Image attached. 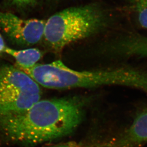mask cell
<instances>
[{"instance_id":"cell-1","label":"cell","mask_w":147,"mask_h":147,"mask_svg":"<svg viewBox=\"0 0 147 147\" xmlns=\"http://www.w3.org/2000/svg\"><path fill=\"white\" fill-rule=\"evenodd\" d=\"M83 117V106L77 99L40 100L22 113L0 115V129L13 142L35 144L69 134Z\"/></svg>"},{"instance_id":"cell-2","label":"cell","mask_w":147,"mask_h":147,"mask_svg":"<svg viewBox=\"0 0 147 147\" xmlns=\"http://www.w3.org/2000/svg\"><path fill=\"white\" fill-rule=\"evenodd\" d=\"M40 86L51 89L90 88L109 85L137 88L147 92V73L137 68L119 67L76 71L57 60L36 64L22 70Z\"/></svg>"},{"instance_id":"cell-3","label":"cell","mask_w":147,"mask_h":147,"mask_svg":"<svg viewBox=\"0 0 147 147\" xmlns=\"http://www.w3.org/2000/svg\"><path fill=\"white\" fill-rule=\"evenodd\" d=\"M110 22L108 12L100 4L69 7L46 21L44 37L52 49L60 51L73 42L102 32Z\"/></svg>"},{"instance_id":"cell-4","label":"cell","mask_w":147,"mask_h":147,"mask_svg":"<svg viewBox=\"0 0 147 147\" xmlns=\"http://www.w3.org/2000/svg\"><path fill=\"white\" fill-rule=\"evenodd\" d=\"M40 86L19 68L0 66V115L26 111L41 100Z\"/></svg>"},{"instance_id":"cell-5","label":"cell","mask_w":147,"mask_h":147,"mask_svg":"<svg viewBox=\"0 0 147 147\" xmlns=\"http://www.w3.org/2000/svg\"><path fill=\"white\" fill-rule=\"evenodd\" d=\"M46 22L25 20L10 13L0 11V28L13 42L22 46L39 42L44 36Z\"/></svg>"},{"instance_id":"cell-6","label":"cell","mask_w":147,"mask_h":147,"mask_svg":"<svg viewBox=\"0 0 147 147\" xmlns=\"http://www.w3.org/2000/svg\"><path fill=\"white\" fill-rule=\"evenodd\" d=\"M147 142V107L139 111L112 147H139Z\"/></svg>"},{"instance_id":"cell-7","label":"cell","mask_w":147,"mask_h":147,"mask_svg":"<svg viewBox=\"0 0 147 147\" xmlns=\"http://www.w3.org/2000/svg\"><path fill=\"white\" fill-rule=\"evenodd\" d=\"M4 53L15 59L18 68L22 70L33 67L42 57V52L35 48L16 50L7 47Z\"/></svg>"},{"instance_id":"cell-8","label":"cell","mask_w":147,"mask_h":147,"mask_svg":"<svg viewBox=\"0 0 147 147\" xmlns=\"http://www.w3.org/2000/svg\"><path fill=\"white\" fill-rule=\"evenodd\" d=\"M136 21L140 26L147 29V0H129Z\"/></svg>"},{"instance_id":"cell-9","label":"cell","mask_w":147,"mask_h":147,"mask_svg":"<svg viewBox=\"0 0 147 147\" xmlns=\"http://www.w3.org/2000/svg\"><path fill=\"white\" fill-rule=\"evenodd\" d=\"M14 5L20 8H25L35 5L37 0H9Z\"/></svg>"},{"instance_id":"cell-10","label":"cell","mask_w":147,"mask_h":147,"mask_svg":"<svg viewBox=\"0 0 147 147\" xmlns=\"http://www.w3.org/2000/svg\"><path fill=\"white\" fill-rule=\"evenodd\" d=\"M6 47L7 46H6L5 44L4 43V40L2 36L0 34V55L4 53Z\"/></svg>"},{"instance_id":"cell-11","label":"cell","mask_w":147,"mask_h":147,"mask_svg":"<svg viewBox=\"0 0 147 147\" xmlns=\"http://www.w3.org/2000/svg\"><path fill=\"white\" fill-rule=\"evenodd\" d=\"M54 147H80L78 146V145L74 144V143H67L64 144L59 145L57 146H54Z\"/></svg>"}]
</instances>
